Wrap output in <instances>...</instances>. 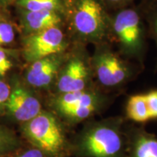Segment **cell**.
Segmentation results:
<instances>
[{
  "label": "cell",
  "mask_w": 157,
  "mask_h": 157,
  "mask_svg": "<svg viewBox=\"0 0 157 157\" xmlns=\"http://www.w3.org/2000/svg\"><path fill=\"white\" fill-rule=\"evenodd\" d=\"M132 0H101L105 8L121 9L128 5Z\"/></svg>",
  "instance_id": "obj_22"
},
{
  "label": "cell",
  "mask_w": 157,
  "mask_h": 157,
  "mask_svg": "<svg viewBox=\"0 0 157 157\" xmlns=\"http://www.w3.org/2000/svg\"><path fill=\"white\" fill-rule=\"evenodd\" d=\"M42 110V103L35 94L28 88L16 84L11 91L5 113L22 124L36 117Z\"/></svg>",
  "instance_id": "obj_9"
},
{
  "label": "cell",
  "mask_w": 157,
  "mask_h": 157,
  "mask_svg": "<svg viewBox=\"0 0 157 157\" xmlns=\"http://www.w3.org/2000/svg\"><path fill=\"white\" fill-rule=\"evenodd\" d=\"M23 28L29 34L40 32L52 27H60L63 14L56 11L22 10Z\"/></svg>",
  "instance_id": "obj_12"
},
{
  "label": "cell",
  "mask_w": 157,
  "mask_h": 157,
  "mask_svg": "<svg viewBox=\"0 0 157 157\" xmlns=\"http://www.w3.org/2000/svg\"><path fill=\"white\" fill-rule=\"evenodd\" d=\"M63 53L46 57L31 63L25 74L27 83L31 87L37 89H45L50 87L66 61Z\"/></svg>",
  "instance_id": "obj_10"
},
{
  "label": "cell",
  "mask_w": 157,
  "mask_h": 157,
  "mask_svg": "<svg viewBox=\"0 0 157 157\" xmlns=\"http://www.w3.org/2000/svg\"><path fill=\"white\" fill-rule=\"evenodd\" d=\"M124 157H157V135L142 127L127 129Z\"/></svg>",
  "instance_id": "obj_11"
},
{
  "label": "cell",
  "mask_w": 157,
  "mask_h": 157,
  "mask_svg": "<svg viewBox=\"0 0 157 157\" xmlns=\"http://www.w3.org/2000/svg\"><path fill=\"white\" fill-rule=\"evenodd\" d=\"M11 88L5 82L0 80V115L6 111V106L11 94Z\"/></svg>",
  "instance_id": "obj_19"
},
{
  "label": "cell",
  "mask_w": 157,
  "mask_h": 157,
  "mask_svg": "<svg viewBox=\"0 0 157 157\" xmlns=\"http://www.w3.org/2000/svg\"><path fill=\"white\" fill-rule=\"evenodd\" d=\"M63 1L64 2H65V4H66V7H68V5H69L71 2L72 0H63Z\"/></svg>",
  "instance_id": "obj_23"
},
{
  "label": "cell",
  "mask_w": 157,
  "mask_h": 157,
  "mask_svg": "<svg viewBox=\"0 0 157 157\" xmlns=\"http://www.w3.org/2000/svg\"><path fill=\"white\" fill-rule=\"evenodd\" d=\"M2 157H48L40 150L25 143L24 146Z\"/></svg>",
  "instance_id": "obj_17"
},
{
  "label": "cell",
  "mask_w": 157,
  "mask_h": 157,
  "mask_svg": "<svg viewBox=\"0 0 157 157\" xmlns=\"http://www.w3.org/2000/svg\"><path fill=\"white\" fill-rule=\"evenodd\" d=\"M121 117L89 120L72 139L71 156L124 157L127 129Z\"/></svg>",
  "instance_id": "obj_1"
},
{
  "label": "cell",
  "mask_w": 157,
  "mask_h": 157,
  "mask_svg": "<svg viewBox=\"0 0 157 157\" xmlns=\"http://www.w3.org/2000/svg\"><path fill=\"white\" fill-rule=\"evenodd\" d=\"M109 98L95 87L74 93L58 94L52 98L50 105L59 119L68 125L90 120L103 111Z\"/></svg>",
  "instance_id": "obj_4"
},
{
  "label": "cell",
  "mask_w": 157,
  "mask_h": 157,
  "mask_svg": "<svg viewBox=\"0 0 157 157\" xmlns=\"http://www.w3.org/2000/svg\"><path fill=\"white\" fill-rule=\"evenodd\" d=\"M21 133L27 144L48 157H71V139L63 123L52 111L43 109L36 117L21 124Z\"/></svg>",
  "instance_id": "obj_2"
},
{
  "label": "cell",
  "mask_w": 157,
  "mask_h": 157,
  "mask_svg": "<svg viewBox=\"0 0 157 157\" xmlns=\"http://www.w3.org/2000/svg\"><path fill=\"white\" fill-rule=\"evenodd\" d=\"M68 42L60 27L29 34L23 40V56L33 63L46 57L64 52Z\"/></svg>",
  "instance_id": "obj_8"
},
{
  "label": "cell",
  "mask_w": 157,
  "mask_h": 157,
  "mask_svg": "<svg viewBox=\"0 0 157 157\" xmlns=\"http://www.w3.org/2000/svg\"><path fill=\"white\" fill-rule=\"evenodd\" d=\"M90 62L94 76L101 87L106 89L123 85L132 74L130 66L105 43L97 44Z\"/></svg>",
  "instance_id": "obj_6"
},
{
  "label": "cell",
  "mask_w": 157,
  "mask_h": 157,
  "mask_svg": "<svg viewBox=\"0 0 157 157\" xmlns=\"http://www.w3.org/2000/svg\"><path fill=\"white\" fill-rule=\"evenodd\" d=\"M151 119H157V90H152L145 93Z\"/></svg>",
  "instance_id": "obj_20"
},
{
  "label": "cell",
  "mask_w": 157,
  "mask_h": 157,
  "mask_svg": "<svg viewBox=\"0 0 157 157\" xmlns=\"http://www.w3.org/2000/svg\"><path fill=\"white\" fill-rule=\"evenodd\" d=\"M67 13L77 41L95 44L105 43L110 35V17L101 0H72Z\"/></svg>",
  "instance_id": "obj_3"
},
{
  "label": "cell",
  "mask_w": 157,
  "mask_h": 157,
  "mask_svg": "<svg viewBox=\"0 0 157 157\" xmlns=\"http://www.w3.org/2000/svg\"><path fill=\"white\" fill-rule=\"evenodd\" d=\"M13 63L2 48L0 49V77L4 76L11 69Z\"/></svg>",
  "instance_id": "obj_21"
},
{
  "label": "cell",
  "mask_w": 157,
  "mask_h": 157,
  "mask_svg": "<svg viewBox=\"0 0 157 157\" xmlns=\"http://www.w3.org/2000/svg\"><path fill=\"white\" fill-rule=\"evenodd\" d=\"M111 34L121 53L143 60L146 52V30L138 10L124 7L110 17Z\"/></svg>",
  "instance_id": "obj_5"
},
{
  "label": "cell",
  "mask_w": 157,
  "mask_h": 157,
  "mask_svg": "<svg viewBox=\"0 0 157 157\" xmlns=\"http://www.w3.org/2000/svg\"><path fill=\"white\" fill-rule=\"evenodd\" d=\"M90 58L82 50H76L63 65L56 81V95L74 93L93 87Z\"/></svg>",
  "instance_id": "obj_7"
},
{
  "label": "cell",
  "mask_w": 157,
  "mask_h": 157,
  "mask_svg": "<svg viewBox=\"0 0 157 157\" xmlns=\"http://www.w3.org/2000/svg\"><path fill=\"white\" fill-rule=\"evenodd\" d=\"M15 31L8 23L0 22V45L10 44L14 40Z\"/></svg>",
  "instance_id": "obj_18"
},
{
  "label": "cell",
  "mask_w": 157,
  "mask_h": 157,
  "mask_svg": "<svg viewBox=\"0 0 157 157\" xmlns=\"http://www.w3.org/2000/svg\"><path fill=\"white\" fill-rule=\"evenodd\" d=\"M17 5L25 11H56L64 15L67 7L63 0H16Z\"/></svg>",
  "instance_id": "obj_14"
},
{
  "label": "cell",
  "mask_w": 157,
  "mask_h": 157,
  "mask_svg": "<svg viewBox=\"0 0 157 157\" xmlns=\"http://www.w3.org/2000/svg\"><path fill=\"white\" fill-rule=\"evenodd\" d=\"M146 15L149 26V34L155 41L157 47V0H154L148 7Z\"/></svg>",
  "instance_id": "obj_16"
},
{
  "label": "cell",
  "mask_w": 157,
  "mask_h": 157,
  "mask_svg": "<svg viewBox=\"0 0 157 157\" xmlns=\"http://www.w3.org/2000/svg\"><path fill=\"white\" fill-rule=\"evenodd\" d=\"M9 0H0V3L1 4H5L6 2H7Z\"/></svg>",
  "instance_id": "obj_24"
},
{
  "label": "cell",
  "mask_w": 157,
  "mask_h": 157,
  "mask_svg": "<svg viewBox=\"0 0 157 157\" xmlns=\"http://www.w3.org/2000/svg\"><path fill=\"white\" fill-rule=\"evenodd\" d=\"M126 117L129 120L144 123L151 120L145 93L130 96L126 105Z\"/></svg>",
  "instance_id": "obj_13"
},
{
  "label": "cell",
  "mask_w": 157,
  "mask_h": 157,
  "mask_svg": "<svg viewBox=\"0 0 157 157\" xmlns=\"http://www.w3.org/2000/svg\"><path fill=\"white\" fill-rule=\"evenodd\" d=\"M25 143L12 129L0 125V157L15 151Z\"/></svg>",
  "instance_id": "obj_15"
}]
</instances>
